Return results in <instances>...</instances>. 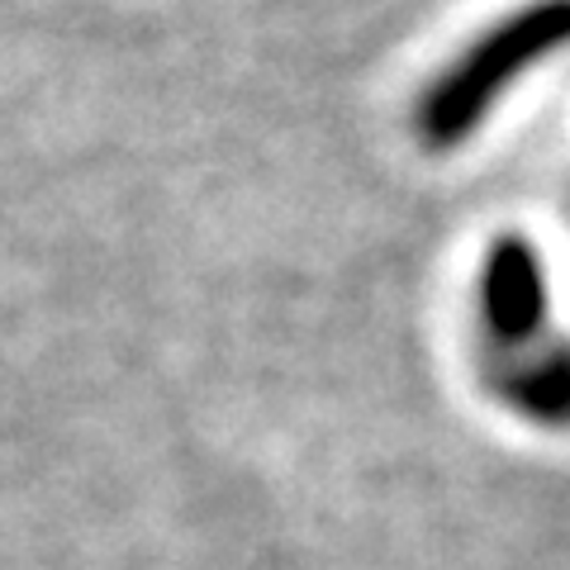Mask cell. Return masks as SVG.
Returning a JSON list of instances; mask_svg holds the SVG:
<instances>
[{"mask_svg":"<svg viewBox=\"0 0 570 570\" xmlns=\"http://www.w3.org/2000/svg\"><path fill=\"white\" fill-rule=\"evenodd\" d=\"M570 43V0H538L490 29L466 58L442 71L419 105V134L428 148H456L485 124L490 105L519 81L523 67L547 62Z\"/></svg>","mask_w":570,"mask_h":570,"instance_id":"1","label":"cell"},{"mask_svg":"<svg viewBox=\"0 0 570 570\" xmlns=\"http://www.w3.org/2000/svg\"><path fill=\"white\" fill-rule=\"evenodd\" d=\"M480 309L485 328L499 343L519 347L528 333L542 328L547 318V276L538 247L523 238H499L485 257V281H480Z\"/></svg>","mask_w":570,"mask_h":570,"instance_id":"2","label":"cell"},{"mask_svg":"<svg viewBox=\"0 0 570 570\" xmlns=\"http://www.w3.org/2000/svg\"><path fill=\"white\" fill-rule=\"evenodd\" d=\"M509 400L532 419H570V352H557L551 362L528 366L519 381H509Z\"/></svg>","mask_w":570,"mask_h":570,"instance_id":"3","label":"cell"}]
</instances>
